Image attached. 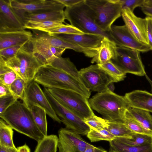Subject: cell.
Segmentation results:
<instances>
[{"label":"cell","mask_w":152,"mask_h":152,"mask_svg":"<svg viewBox=\"0 0 152 152\" xmlns=\"http://www.w3.org/2000/svg\"><path fill=\"white\" fill-rule=\"evenodd\" d=\"M123 123L130 130L139 134L152 135V132L147 129L135 121L125 117Z\"/></svg>","instance_id":"38"},{"label":"cell","mask_w":152,"mask_h":152,"mask_svg":"<svg viewBox=\"0 0 152 152\" xmlns=\"http://www.w3.org/2000/svg\"><path fill=\"white\" fill-rule=\"evenodd\" d=\"M58 2L63 4L66 7H70L81 2L83 0H56Z\"/></svg>","instance_id":"44"},{"label":"cell","mask_w":152,"mask_h":152,"mask_svg":"<svg viewBox=\"0 0 152 152\" xmlns=\"http://www.w3.org/2000/svg\"><path fill=\"white\" fill-rule=\"evenodd\" d=\"M105 129L116 138L131 137L134 133L121 122L108 121L107 126Z\"/></svg>","instance_id":"31"},{"label":"cell","mask_w":152,"mask_h":152,"mask_svg":"<svg viewBox=\"0 0 152 152\" xmlns=\"http://www.w3.org/2000/svg\"><path fill=\"white\" fill-rule=\"evenodd\" d=\"M58 137L59 152H84L92 145L80 134L66 128L59 130Z\"/></svg>","instance_id":"14"},{"label":"cell","mask_w":152,"mask_h":152,"mask_svg":"<svg viewBox=\"0 0 152 152\" xmlns=\"http://www.w3.org/2000/svg\"><path fill=\"white\" fill-rule=\"evenodd\" d=\"M29 148L26 144L18 147L17 148V152H30Z\"/></svg>","instance_id":"49"},{"label":"cell","mask_w":152,"mask_h":152,"mask_svg":"<svg viewBox=\"0 0 152 152\" xmlns=\"http://www.w3.org/2000/svg\"><path fill=\"white\" fill-rule=\"evenodd\" d=\"M143 5L152 6V0H145Z\"/></svg>","instance_id":"51"},{"label":"cell","mask_w":152,"mask_h":152,"mask_svg":"<svg viewBox=\"0 0 152 152\" xmlns=\"http://www.w3.org/2000/svg\"><path fill=\"white\" fill-rule=\"evenodd\" d=\"M34 80L48 88L69 90L78 92L88 99L91 91L83 83L64 71L50 65L42 66Z\"/></svg>","instance_id":"1"},{"label":"cell","mask_w":152,"mask_h":152,"mask_svg":"<svg viewBox=\"0 0 152 152\" xmlns=\"http://www.w3.org/2000/svg\"><path fill=\"white\" fill-rule=\"evenodd\" d=\"M88 102L92 109L110 122H123L126 112L130 107L124 96L116 94L107 88L97 93Z\"/></svg>","instance_id":"3"},{"label":"cell","mask_w":152,"mask_h":152,"mask_svg":"<svg viewBox=\"0 0 152 152\" xmlns=\"http://www.w3.org/2000/svg\"><path fill=\"white\" fill-rule=\"evenodd\" d=\"M49 65L64 71L82 81L79 71L69 58L61 57L56 58Z\"/></svg>","instance_id":"26"},{"label":"cell","mask_w":152,"mask_h":152,"mask_svg":"<svg viewBox=\"0 0 152 152\" xmlns=\"http://www.w3.org/2000/svg\"><path fill=\"white\" fill-rule=\"evenodd\" d=\"M33 37L30 31H22L0 33V50L15 46L23 45Z\"/></svg>","instance_id":"20"},{"label":"cell","mask_w":152,"mask_h":152,"mask_svg":"<svg viewBox=\"0 0 152 152\" xmlns=\"http://www.w3.org/2000/svg\"><path fill=\"white\" fill-rule=\"evenodd\" d=\"M111 152H152V144L142 146H132L115 138L109 142Z\"/></svg>","instance_id":"25"},{"label":"cell","mask_w":152,"mask_h":152,"mask_svg":"<svg viewBox=\"0 0 152 152\" xmlns=\"http://www.w3.org/2000/svg\"><path fill=\"white\" fill-rule=\"evenodd\" d=\"M64 11L65 19L84 33L99 34L113 41L109 32L103 31L96 25L93 12L85 0L72 7H66Z\"/></svg>","instance_id":"5"},{"label":"cell","mask_w":152,"mask_h":152,"mask_svg":"<svg viewBox=\"0 0 152 152\" xmlns=\"http://www.w3.org/2000/svg\"><path fill=\"white\" fill-rule=\"evenodd\" d=\"M58 137L54 134L47 135L38 144L34 152H56Z\"/></svg>","instance_id":"30"},{"label":"cell","mask_w":152,"mask_h":152,"mask_svg":"<svg viewBox=\"0 0 152 152\" xmlns=\"http://www.w3.org/2000/svg\"><path fill=\"white\" fill-rule=\"evenodd\" d=\"M0 61L7 67L15 72L27 83L34 80L39 68L43 66L34 55L29 42L14 57L4 60L0 57Z\"/></svg>","instance_id":"4"},{"label":"cell","mask_w":152,"mask_h":152,"mask_svg":"<svg viewBox=\"0 0 152 152\" xmlns=\"http://www.w3.org/2000/svg\"><path fill=\"white\" fill-rule=\"evenodd\" d=\"M121 16L125 25L132 35L139 41L148 45L146 18L137 17L128 8L122 9Z\"/></svg>","instance_id":"16"},{"label":"cell","mask_w":152,"mask_h":152,"mask_svg":"<svg viewBox=\"0 0 152 152\" xmlns=\"http://www.w3.org/2000/svg\"><path fill=\"white\" fill-rule=\"evenodd\" d=\"M99 67L114 80L115 82L122 81L126 74L122 72L110 60L102 64H98Z\"/></svg>","instance_id":"33"},{"label":"cell","mask_w":152,"mask_h":152,"mask_svg":"<svg viewBox=\"0 0 152 152\" xmlns=\"http://www.w3.org/2000/svg\"><path fill=\"white\" fill-rule=\"evenodd\" d=\"M19 77L15 72L11 70L0 75V83L9 88L12 84Z\"/></svg>","instance_id":"41"},{"label":"cell","mask_w":152,"mask_h":152,"mask_svg":"<svg viewBox=\"0 0 152 152\" xmlns=\"http://www.w3.org/2000/svg\"><path fill=\"white\" fill-rule=\"evenodd\" d=\"M24 26L9 0H0V33L22 31L25 29Z\"/></svg>","instance_id":"15"},{"label":"cell","mask_w":152,"mask_h":152,"mask_svg":"<svg viewBox=\"0 0 152 152\" xmlns=\"http://www.w3.org/2000/svg\"><path fill=\"white\" fill-rule=\"evenodd\" d=\"M64 22L57 20L44 21H28L25 23L24 28L31 30H36L47 32L51 29L62 25Z\"/></svg>","instance_id":"28"},{"label":"cell","mask_w":152,"mask_h":152,"mask_svg":"<svg viewBox=\"0 0 152 152\" xmlns=\"http://www.w3.org/2000/svg\"><path fill=\"white\" fill-rule=\"evenodd\" d=\"M119 141L132 146H142L152 144V135L134 133L131 137H118Z\"/></svg>","instance_id":"32"},{"label":"cell","mask_w":152,"mask_h":152,"mask_svg":"<svg viewBox=\"0 0 152 152\" xmlns=\"http://www.w3.org/2000/svg\"><path fill=\"white\" fill-rule=\"evenodd\" d=\"M0 152H17V148H9L0 145Z\"/></svg>","instance_id":"48"},{"label":"cell","mask_w":152,"mask_h":152,"mask_svg":"<svg viewBox=\"0 0 152 152\" xmlns=\"http://www.w3.org/2000/svg\"><path fill=\"white\" fill-rule=\"evenodd\" d=\"M25 44L10 47L0 50V57L4 60L10 59L15 56Z\"/></svg>","instance_id":"40"},{"label":"cell","mask_w":152,"mask_h":152,"mask_svg":"<svg viewBox=\"0 0 152 152\" xmlns=\"http://www.w3.org/2000/svg\"><path fill=\"white\" fill-rule=\"evenodd\" d=\"M29 44L34 55L43 66L49 65L56 58L61 57L66 49L52 46L33 37Z\"/></svg>","instance_id":"17"},{"label":"cell","mask_w":152,"mask_h":152,"mask_svg":"<svg viewBox=\"0 0 152 152\" xmlns=\"http://www.w3.org/2000/svg\"><path fill=\"white\" fill-rule=\"evenodd\" d=\"M52 95L62 105L83 121L94 115L88 99L73 91L48 88Z\"/></svg>","instance_id":"7"},{"label":"cell","mask_w":152,"mask_h":152,"mask_svg":"<svg viewBox=\"0 0 152 152\" xmlns=\"http://www.w3.org/2000/svg\"><path fill=\"white\" fill-rule=\"evenodd\" d=\"M79 74L81 81L90 91L102 92L107 89L110 83L115 82L97 64L81 69Z\"/></svg>","instance_id":"10"},{"label":"cell","mask_w":152,"mask_h":152,"mask_svg":"<svg viewBox=\"0 0 152 152\" xmlns=\"http://www.w3.org/2000/svg\"><path fill=\"white\" fill-rule=\"evenodd\" d=\"M91 142H94L102 140L111 141L116 137L106 129L99 130L90 129L86 135Z\"/></svg>","instance_id":"34"},{"label":"cell","mask_w":152,"mask_h":152,"mask_svg":"<svg viewBox=\"0 0 152 152\" xmlns=\"http://www.w3.org/2000/svg\"><path fill=\"white\" fill-rule=\"evenodd\" d=\"M12 94L9 87L0 83V97Z\"/></svg>","instance_id":"45"},{"label":"cell","mask_w":152,"mask_h":152,"mask_svg":"<svg viewBox=\"0 0 152 152\" xmlns=\"http://www.w3.org/2000/svg\"><path fill=\"white\" fill-rule=\"evenodd\" d=\"M85 2L92 11L96 24L104 32H109L114 22L121 16L120 0H85Z\"/></svg>","instance_id":"6"},{"label":"cell","mask_w":152,"mask_h":152,"mask_svg":"<svg viewBox=\"0 0 152 152\" xmlns=\"http://www.w3.org/2000/svg\"><path fill=\"white\" fill-rule=\"evenodd\" d=\"M145 0H120L121 4L122 9L125 8L129 9L133 12L134 9L137 7L144 5Z\"/></svg>","instance_id":"42"},{"label":"cell","mask_w":152,"mask_h":152,"mask_svg":"<svg viewBox=\"0 0 152 152\" xmlns=\"http://www.w3.org/2000/svg\"><path fill=\"white\" fill-rule=\"evenodd\" d=\"M12 128L3 119H0V145L16 148L13 142Z\"/></svg>","instance_id":"29"},{"label":"cell","mask_w":152,"mask_h":152,"mask_svg":"<svg viewBox=\"0 0 152 152\" xmlns=\"http://www.w3.org/2000/svg\"><path fill=\"white\" fill-rule=\"evenodd\" d=\"M32 30L33 37L52 46L72 49L75 51L82 53L90 58H93L96 53V49L83 48L50 35L47 32L36 30Z\"/></svg>","instance_id":"18"},{"label":"cell","mask_w":152,"mask_h":152,"mask_svg":"<svg viewBox=\"0 0 152 152\" xmlns=\"http://www.w3.org/2000/svg\"><path fill=\"white\" fill-rule=\"evenodd\" d=\"M18 99L12 94L0 97V115L13 104Z\"/></svg>","instance_id":"39"},{"label":"cell","mask_w":152,"mask_h":152,"mask_svg":"<svg viewBox=\"0 0 152 152\" xmlns=\"http://www.w3.org/2000/svg\"><path fill=\"white\" fill-rule=\"evenodd\" d=\"M130 107L152 113V94L145 91L135 90L125 94Z\"/></svg>","instance_id":"21"},{"label":"cell","mask_w":152,"mask_h":152,"mask_svg":"<svg viewBox=\"0 0 152 152\" xmlns=\"http://www.w3.org/2000/svg\"><path fill=\"white\" fill-rule=\"evenodd\" d=\"M43 91L55 113L66 128L80 135H86L90 128L84 121L62 105L52 95L47 88L45 87Z\"/></svg>","instance_id":"9"},{"label":"cell","mask_w":152,"mask_h":152,"mask_svg":"<svg viewBox=\"0 0 152 152\" xmlns=\"http://www.w3.org/2000/svg\"><path fill=\"white\" fill-rule=\"evenodd\" d=\"M84 121L89 126L90 129L99 130L107 127L108 121L94 114L85 119Z\"/></svg>","instance_id":"35"},{"label":"cell","mask_w":152,"mask_h":152,"mask_svg":"<svg viewBox=\"0 0 152 152\" xmlns=\"http://www.w3.org/2000/svg\"><path fill=\"white\" fill-rule=\"evenodd\" d=\"M38 84L34 80L27 83L22 99L23 103L30 110L34 105L41 107L54 121L60 124L61 120L55 113Z\"/></svg>","instance_id":"11"},{"label":"cell","mask_w":152,"mask_h":152,"mask_svg":"<svg viewBox=\"0 0 152 152\" xmlns=\"http://www.w3.org/2000/svg\"><path fill=\"white\" fill-rule=\"evenodd\" d=\"M107 88L110 91L113 92L115 88L114 82L110 83L107 86Z\"/></svg>","instance_id":"50"},{"label":"cell","mask_w":152,"mask_h":152,"mask_svg":"<svg viewBox=\"0 0 152 152\" xmlns=\"http://www.w3.org/2000/svg\"><path fill=\"white\" fill-rule=\"evenodd\" d=\"M141 8L142 12L147 17L152 18V6L143 5Z\"/></svg>","instance_id":"47"},{"label":"cell","mask_w":152,"mask_h":152,"mask_svg":"<svg viewBox=\"0 0 152 152\" xmlns=\"http://www.w3.org/2000/svg\"><path fill=\"white\" fill-rule=\"evenodd\" d=\"M24 25L28 21H44L57 20L64 22L65 17L64 10H56L38 14L24 13L17 14Z\"/></svg>","instance_id":"23"},{"label":"cell","mask_w":152,"mask_h":152,"mask_svg":"<svg viewBox=\"0 0 152 152\" xmlns=\"http://www.w3.org/2000/svg\"><path fill=\"white\" fill-rule=\"evenodd\" d=\"M147 21V34L148 40V45L152 50V18L146 17Z\"/></svg>","instance_id":"43"},{"label":"cell","mask_w":152,"mask_h":152,"mask_svg":"<svg viewBox=\"0 0 152 152\" xmlns=\"http://www.w3.org/2000/svg\"><path fill=\"white\" fill-rule=\"evenodd\" d=\"M113 41L117 46L145 52L152 50L149 45L137 40L131 33L126 26L113 25L109 32Z\"/></svg>","instance_id":"13"},{"label":"cell","mask_w":152,"mask_h":152,"mask_svg":"<svg viewBox=\"0 0 152 152\" xmlns=\"http://www.w3.org/2000/svg\"><path fill=\"white\" fill-rule=\"evenodd\" d=\"M53 36L72 44L89 49L98 48L104 37L99 34L91 33L82 34H62Z\"/></svg>","instance_id":"19"},{"label":"cell","mask_w":152,"mask_h":152,"mask_svg":"<svg viewBox=\"0 0 152 152\" xmlns=\"http://www.w3.org/2000/svg\"><path fill=\"white\" fill-rule=\"evenodd\" d=\"M140 52L117 46L115 56L111 61L123 73L142 76L146 75Z\"/></svg>","instance_id":"8"},{"label":"cell","mask_w":152,"mask_h":152,"mask_svg":"<svg viewBox=\"0 0 152 152\" xmlns=\"http://www.w3.org/2000/svg\"><path fill=\"white\" fill-rule=\"evenodd\" d=\"M10 5L18 14H38L56 10H64L65 7L56 0H9Z\"/></svg>","instance_id":"12"},{"label":"cell","mask_w":152,"mask_h":152,"mask_svg":"<svg viewBox=\"0 0 152 152\" xmlns=\"http://www.w3.org/2000/svg\"><path fill=\"white\" fill-rule=\"evenodd\" d=\"M27 83L19 77L12 84L9 88L13 94L22 100Z\"/></svg>","instance_id":"36"},{"label":"cell","mask_w":152,"mask_h":152,"mask_svg":"<svg viewBox=\"0 0 152 152\" xmlns=\"http://www.w3.org/2000/svg\"><path fill=\"white\" fill-rule=\"evenodd\" d=\"M125 117L135 121L145 129L152 132V116L149 112L130 107L126 111Z\"/></svg>","instance_id":"24"},{"label":"cell","mask_w":152,"mask_h":152,"mask_svg":"<svg viewBox=\"0 0 152 152\" xmlns=\"http://www.w3.org/2000/svg\"><path fill=\"white\" fill-rule=\"evenodd\" d=\"M0 117L13 129L38 142L45 137L36 124L30 110L18 100L0 115Z\"/></svg>","instance_id":"2"},{"label":"cell","mask_w":152,"mask_h":152,"mask_svg":"<svg viewBox=\"0 0 152 152\" xmlns=\"http://www.w3.org/2000/svg\"><path fill=\"white\" fill-rule=\"evenodd\" d=\"M46 32L51 35L62 34H84L82 31L71 25L64 24L60 26L48 30Z\"/></svg>","instance_id":"37"},{"label":"cell","mask_w":152,"mask_h":152,"mask_svg":"<svg viewBox=\"0 0 152 152\" xmlns=\"http://www.w3.org/2000/svg\"><path fill=\"white\" fill-rule=\"evenodd\" d=\"M146 76L147 79L148 80L150 83L151 84V86H152V81L149 79V78L148 77H147V76L146 75Z\"/></svg>","instance_id":"52"},{"label":"cell","mask_w":152,"mask_h":152,"mask_svg":"<svg viewBox=\"0 0 152 152\" xmlns=\"http://www.w3.org/2000/svg\"><path fill=\"white\" fill-rule=\"evenodd\" d=\"M117 45L113 41L104 37L99 47L97 52L91 61V63L102 64L111 60L115 57Z\"/></svg>","instance_id":"22"},{"label":"cell","mask_w":152,"mask_h":152,"mask_svg":"<svg viewBox=\"0 0 152 152\" xmlns=\"http://www.w3.org/2000/svg\"><path fill=\"white\" fill-rule=\"evenodd\" d=\"M84 152H111L110 150L109 151L101 148L97 147L91 145L88 147Z\"/></svg>","instance_id":"46"},{"label":"cell","mask_w":152,"mask_h":152,"mask_svg":"<svg viewBox=\"0 0 152 152\" xmlns=\"http://www.w3.org/2000/svg\"><path fill=\"white\" fill-rule=\"evenodd\" d=\"M37 127L45 136L47 135V122L45 110L37 105H34L30 109Z\"/></svg>","instance_id":"27"}]
</instances>
